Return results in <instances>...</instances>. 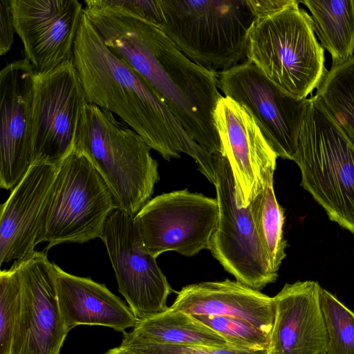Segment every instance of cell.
<instances>
[{"instance_id": "1", "label": "cell", "mask_w": 354, "mask_h": 354, "mask_svg": "<svg viewBox=\"0 0 354 354\" xmlns=\"http://www.w3.org/2000/svg\"><path fill=\"white\" fill-rule=\"evenodd\" d=\"M83 11L110 51L142 77L189 136L210 155L223 153L213 118L222 97L217 73L189 59L156 24L105 3Z\"/></svg>"}, {"instance_id": "2", "label": "cell", "mask_w": 354, "mask_h": 354, "mask_svg": "<svg viewBox=\"0 0 354 354\" xmlns=\"http://www.w3.org/2000/svg\"><path fill=\"white\" fill-rule=\"evenodd\" d=\"M73 64L86 100L118 116L164 159L185 153L215 182L213 157L186 132L167 104L124 61L106 47L83 11Z\"/></svg>"}, {"instance_id": "3", "label": "cell", "mask_w": 354, "mask_h": 354, "mask_svg": "<svg viewBox=\"0 0 354 354\" xmlns=\"http://www.w3.org/2000/svg\"><path fill=\"white\" fill-rule=\"evenodd\" d=\"M151 149L113 114L88 102L77 124L74 150L84 154L113 192L120 208L135 216L151 199L160 180Z\"/></svg>"}, {"instance_id": "4", "label": "cell", "mask_w": 354, "mask_h": 354, "mask_svg": "<svg viewBox=\"0 0 354 354\" xmlns=\"http://www.w3.org/2000/svg\"><path fill=\"white\" fill-rule=\"evenodd\" d=\"M292 160L304 189L330 221L354 234V145L317 95L308 98Z\"/></svg>"}, {"instance_id": "5", "label": "cell", "mask_w": 354, "mask_h": 354, "mask_svg": "<svg viewBox=\"0 0 354 354\" xmlns=\"http://www.w3.org/2000/svg\"><path fill=\"white\" fill-rule=\"evenodd\" d=\"M247 60L289 94L307 98L328 70L313 19L297 0L255 17L248 32Z\"/></svg>"}, {"instance_id": "6", "label": "cell", "mask_w": 354, "mask_h": 354, "mask_svg": "<svg viewBox=\"0 0 354 354\" xmlns=\"http://www.w3.org/2000/svg\"><path fill=\"white\" fill-rule=\"evenodd\" d=\"M161 27L189 59L216 73L247 59L255 15L248 0H161Z\"/></svg>"}, {"instance_id": "7", "label": "cell", "mask_w": 354, "mask_h": 354, "mask_svg": "<svg viewBox=\"0 0 354 354\" xmlns=\"http://www.w3.org/2000/svg\"><path fill=\"white\" fill-rule=\"evenodd\" d=\"M119 207L91 161L73 150L58 166L45 225V250L101 239L107 218Z\"/></svg>"}, {"instance_id": "8", "label": "cell", "mask_w": 354, "mask_h": 354, "mask_svg": "<svg viewBox=\"0 0 354 354\" xmlns=\"http://www.w3.org/2000/svg\"><path fill=\"white\" fill-rule=\"evenodd\" d=\"M212 157L218 218L208 250L237 281L260 290L274 283L278 273L270 266L248 207L237 205L234 177L227 158L223 153Z\"/></svg>"}, {"instance_id": "9", "label": "cell", "mask_w": 354, "mask_h": 354, "mask_svg": "<svg viewBox=\"0 0 354 354\" xmlns=\"http://www.w3.org/2000/svg\"><path fill=\"white\" fill-rule=\"evenodd\" d=\"M218 218L216 198L185 189L151 198L136 214L134 221L154 258L170 251L191 257L208 250Z\"/></svg>"}, {"instance_id": "10", "label": "cell", "mask_w": 354, "mask_h": 354, "mask_svg": "<svg viewBox=\"0 0 354 354\" xmlns=\"http://www.w3.org/2000/svg\"><path fill=\"white\" fill-rule=\"evenodd\" d=\"M217 76L218 88L252 116L277 156L292 160L308 98L286 92L247 59Z\"/></svg>"}, {"instance_id": "11", "label": "cell", "mask_w": 354, "mask_h": 354, "mask_svg": "<svg viewBox=\"0 0 354 354\" xmlns=\"http://www.w3.org/2000/svg\"><path fill=\"white\" fill-rule=\"evenodd\" d=\"M86 102L73 62L35 76L32 165L59 166L74 150L80 110Z\"/></svg>"}, {"instance_id": "12", "label": "cell", "mask_w": 354, "mask_h": 354, "mask_svg": "<svg viewBox=\"0 0 354 354\" xmlns=\"http://www.w3.org/2000/svg\"><path fill=\"white\" fill-rule=\"evenodd\" d=\"M115 272L118 290L136 318L142 319L169 307L174 292L154 258L146 248L134 216L121 208L107 218L101 237Z\"/></svg>"}, {"instance_id": "13", "label": "cell", "mask_w": 354, "mask_h": 354, "mask_svg": "<svg viewBox=\"0 0 354 354\" xmlns=\"http://www.w3.org/2000/svg\"><path fill=\"white\" fill-rule=\"evenodd\" d=\"M21 311L13 354H60L70 331L61 313L46 250L17 260Z\"/></svg>"}, {"instance_id": "14", "label": "cell", "mask_w": 354, "mask_h": 354, "mask_svg": "<svg viewBox=\"0 0 354 354\" xmlns=\"http://www.w3.org/2000/svg\"><path fill=\"white\" fill-rule=\"evenodd\" d=\"M15 31L37 75L73 62L82 4L77 0H11Z\"/></svg>"}, {"instance_id": "15", "label": "cell", "mask_w": 354, "mask_h": 354, "mask_svg": "<svg viewBox=\"0 0 354 354\" xmlns=\"http://www.w3.org/2000/svg\"><path fill=\"white\" fill-rule=\"evenodd\" d=\"M213 118L233 174L237 205L248 207L274 173L278 157L252 116L233 100L222 96Z\"/></svg>"}, {"instance_id": "16", "label": "cell", "mask_w": 354, "mask_h": 354, "mask_svg": "<svg viewBox=\"0 0 354 354\" xmlns=\"http://www.w3.org/2000/svg\"><path fill=\"white\" fill-rule=\"evenodd\" d=\"M35 71L26 59L0 72V187L12 190L32 166V104Z\"/></svg>"}, {"instance_id": "17", "label": "cell", "mask_w": 354, "mask_h": 354, "mask_svg": "<svg viewBox=\"0 0 354 354\" xmlns=\"http://www.w3.org/2000/svg\"><path fill=\"white\" fill-rule=\"evenodd\" d=\"M58 166L35 164L1 205L0 264L24 260L44 242Z\"/></svg>"}, {"instance_id": "18", "label": "cell", "mask_w": 354, "mask_h": 354, "mask_svg": "<svg viewBox=\"0 0 354 354\" xmlns=\"http://www.w3.org/2000/svg\"><path fill=\"white\" fill-rule=\"evenodd\" d=\"M315 281L286 283L274 297V322L267 354H323L327 344Z\"/></svg>"}, {"instance_id": "19", "label": "cell", "mask_w": 354, "mask_h": 354, "mask_svg": "<svg viewBox=\"0 0 354 354\" xmlns=\"http://www.w3.org/2000/svg\"><path fill=\"white\" fill-rule=\"evenodd\" d=\"M171 307L191 315L241 319L269 334L275 317L273 297L228 279L187 285L177 292Z\"/></svg>"}, {"instance_id": "20", "label": "cell", "mask_w": 354, "mask_h": 354, "mask_svg": "<svg viewBox=\"0 0 354 354\" xmlns=\"http://www.w3.org/2000/svg\"><path fill=\"white\" fill-rule=\"evenodd\" d=\"M53 271L59 309L69 330L96 325L124 333L137 324L131 308L104 284L69 274L55 263Z\"/></svg>"}, {"instance_id": "21", "label": "cell", "mask_w": 354, "mask_h": 354, "mask_svg": "<svg viewBox=\"0 0 354 354\" xmlns=\"http://www.w3.org/2000/svg\"><path fill=\"white\" fill-rule=\"evenodd\" d=\"M129 333L159 344L234 348L192 315L171 306L162 313L139 319Z\"/></svg>"}, {"instance_id": "22", "label": "cell", "mask_w": 354, "mask_h": 354, "mask_svg": "<svg viewBox=\"0 0 354 354\" xmlns=\"http://www.w3.org/2000/svg\"><path fill=\"white\" fill-rule=\"evenodd\" d=\"M311 13L315 32L330 55L332 66L354 56V0L298 1Z\"/></svg>"}, {"instance_id": "23", "label": "cell", "mask_w": 354, "mask_h": 354, "mask_svg": "<svg viewBox=\"0 0 354 354\" xmlns=\"http://www.w3.org/2000/svg\"><path fill=\"white\" fill-rule=\"evenodd\" d=\"M274 174L266 179L263 189L248 206L272 270L277 272L286 256L287 241L283 238L284 213L274 190Z\"/></svg>"}, {"instance_id": "24", "label": "cell", "mask_w": 354, "mask_h": 354, "mask_svg": "<svg viewBox=\"0 0 354 354\" xmlns=\"http://www.w3.org/2000/svg\"><path fill=\"white\" fill-rule=\"evenodd\" d=\"M315 95L354 145V56L327 71Z\"/></svg>"}, {"instance_id": "25", "label": "cell", "mask_w": 354, "mask_h": 354, "mask_svg": "<svg viewBox=\"0 0 354 354\" xmlns=\"http://www.w3.org/2000/svg\"><path fill=\"white\" fill-rule=\"evenodd\" d=\"M320 306L325 323V354H354V312L321 287Z\"/></svg>"}, {"instance_id": "26", "label": "cell", "mask_w": 354, "mask_h": 354, "mask_svg": "<svg viewBox=\"0 0 354 354\" xmlns=\"http://www.w3.org/2000/svg\"><path fill=\"white\" fill-rule=\"evenodd\" d=\"M21 311V281L18 263L0 272V354H13Z\"/></svg>"}, {"instance_id": "27", "label": "cell", "mask_w": 354, "mask_h": 354, "mask_svg": "<svg viewBox=\"0 0 354 354\" xmlns=\"http://www.w3.org/2000/svg\"><path fill=\"white\" fill-rule=\"evenodd\" d=\"M222 336L235 348L244 351L268 350L270 334L249 322L227 316L192 315Z\"/></svg>"}, {"instance_id": "28", "label": "cell", "mask_w": 354, "mask_h": 354, "mask_svg": "<svg viewBox=\"0 0 354 354\" xmlns=\"http://www.w3.org/2000/svg\"><path fill=\"white\" fill-rule=\"evenodd\" d=\"M120 346L136 354H267V350L244 351L235 348L159 344L124 333Z\"/></svg>"}, {"instance_id": "29", "label": "cell", "mask_w": 354, "mask_h": 354, "mask_svg": "<svg viewBox=\"0 0 354 354\" xmlns=\"http://www.w3.org/2000/svg\"><path fill=\"white\" fill-rule=\"evenodd\" d=\"M109 5L162 26L165 16L161 0H106Z\"/></svg>"}, {"instance_id": "30", "label": "cell", "mask_w": 354, "mask_h": 354, "mask_svg": "<svg viewBox=\"0 0 354 354\" xmlns=\"http://www.w3.org/2000/svg\"><path fill=\"white\" fill-rule=\"evenodd\" d=\"M11 0H0V55L10 49L15 32Z\"/></svg>"}, {"instance_id": "31", "label": "cell", "mask_w": 354, "mask_h": 354, "mask_svg": "<svg viewBox=\"0 0 354 354\" xmlns=\"http://www.w3.org/2000/svg\"><path fill=\"white\" fill-rule=\"evenodd\" d=\"M292 1L293 0H248L255 17L275 12L284 8Z\"/></svg>"}, {"instance_id": "32", "label": "cell", "mask_w": 354, "mask_h": 354, "mask_svg": "<svg viewBox=\"0 0 354 354\" xmlns=\"http://www.w3.org/2000/svg\"><path fill=\"white\" fill-rule=\"evenodd\" d=\"M103 354H136L127 348L120 346L109 349L108 351Z\"/></svg>"}, {"instance_id": "33", "label": "cell", "mask_w": 354, "mask_h": 354, "mask_svg": "<svg viewBox=\"0 0 354 354\" xmlns=\"http://www.w3.org/2000/svg\"><path fill=\"white\" fill-rule=\"evenodd\" d=\"M323 354H325V353H323Z\"/></svg>"}]
</instances>
